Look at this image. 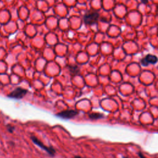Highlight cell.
Here are the masks:
<instances>
[{
	"label": "cell",
	"mask_w": 158,
	"mask_h": 158,
	"mask_svg": "<svg viewBox=\"0 0 158 158\" xmlns=\"http://www.w3.org/2000/svg\"><path fill=\"white\" fill-rule=\"evenodd\" d=\"M104 116L101 113H92L89 114V117L92 120H98L102 119Z\"/></svg>",
	"instance_id": "cell-6"
},
{
	"label": "cell",
	"mask_w": 158,
	"mask_h": 158,
	"mask_svg": "<svg viewBox=\"0 0 158 158\" xmlns=\"http://www.w3.org/2000/svg\"><path fill=\"white\" fill-rule=\"evenodd\" d=\"M73 158H83V157H82L81 156H75Z\"/></svg>",
	"instance_id": "cell-10"
},
{
	"label": "cell",
	"mask_w": 158,
	"mask_h": 158,
	"mask_svg": "<svg viewBox=\"0 0 158 158\" xmlns=\"http://www.w3.org/2000/svg\"><path fill=\"white\" fill-rule=\"evenodd\" d=\"M78 114V112L75 110H65L58 113L56 116L65 119H70L75 117Z\"/></svg>",
	"instance_id": "cell-3"
},
{
	"label": "cell",
	"mask_w": 158,
	"mask_h": 158,
	"mask_svg": "<svg viewBox=\"0 0 158 158\" xmlns=\"http://www.w3.org/2000/svg\"><path fill=\"white\" fill-rule=\"evenodd\" d=\"M70 71L72 72L74 75H77L79 72V69L77 66H72V67H70Z\"/></svg>",
	"instance_id": "cell-7"
},
{
	"label": "cell",
	"mask_w": 158,
	"mask_h": 158,
	"mask_svg": "<svg viewBox=\"0 0 158 158\" xmlns=\"http://www.w3.org/2000/svg\"><path fill=\"white\" fill-rule=\"evenodd\" d=\"M123 158H127V157H123Z\"/></svg>",
	"instance_id": "cell-11"
},
{
	"label": "cell",
	"mask_w": 158,
	"mask_h": 158,
	"mask_svg": "<svg viewBox=\"0 0 158 158\" xmlns=\"http://www.w3.org/2000/svg\"><path fill=\"white\" fill-rule=\"evenodd\" d=\"M28 91L22 88L18 87L13 90L10 95H8V97L14 98V99H22L27 93Z\"/></svg>",
	"instance_id": "cell-1"
},
{
	"label": "cell",
	"mask_w": 158,
	"mask_h": 158,
	"mask_svg": "<svg viewBox=\"0 0 158 158\" xmlns=\"http://www.w3.org/2000/svg\"><path fill=\"white\" fill-rule=\"evenodd\" d=\"M99 19V14L98 13H92L85 14L83 16V21L88 25H93L97 22Z\"/></svg>",
	"instance_id": "cell-2"
},
{
	"label": "cell",
	"mask_w": 158,
	"mask_h": 158,
	"mask_svg": "<svg viewBox=\"0 0 158 158\" xmlns=\"http://www.w3.org/2000/svg\"><path fill=\"white\" fill-rule=\"evenodd\" d=\"M148 1V0H142V2L144 4H146Z\"/></svg>",
	"instance_id": "cell-9"
},
{
	"label": "cell",
	"mask_w": 158,
	"mask_h": 158,
	"mask_svg": "<svg viewBox=\"0 0 158 158\" xmlns=\"http://www.w3.org/2000/svg\"><path fill=\"white\" fill-rule=\"evenodd\" d=\"M138 155H139V156H140V158H146V157H145V156L143 154H142L141 153H139Z\"/></svg>",
	"instance_id": "cell-8"
},
{
	"label": "cell",
	"mask_w": 158,
	"mask_h": 158,
	"mask_svg": "<svg viewBox=\"0 0 158 158\" xmlns=\"http://www.w3.org/2000/svg\"><path fill=\"white\" fill-rule=\"evenodd\" d=\"M32 138V140L33 142V143L37 145V146H38L39 147L41 148L43 150H45L49 155H51V156H54L55 154V150H54V149H52V148H49V147H48L45 145H44L40 140H38L36 137H31Z\"/></svg>",
	"instance_id": "cell-4"
},
{
	"label": "cell",
	"mask_w": 158,
	"mask_h": 158,
	"mask_svg": "<svg viewBox=\"0 0 158 158\" xmlns=\"http://www.w3.org/2000/svg\"><path fill=\"white\" fill-rule=\"evenodd\" d=\"M157 58L154 55H148L145 58L141 60V63L143 66H148L149 64H154L157 62Z\"/></svg>",
	"instance_id": "cell-5"
}]
</instances>
